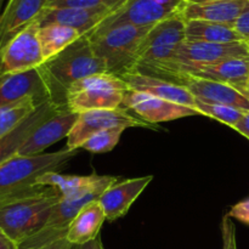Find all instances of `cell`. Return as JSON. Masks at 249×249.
I'll return each mask as SVG.
<instances>
[{"instance_id":"cell-1","label":"cell","mask_w":249,"mask_h":249,"mask_svg":"<svg viewBox=\"0 0 249 249\" xmlns=\"http://www.w3.org/2000/svg\"><path fill=\"white\" fill-rule=\"evenodd\" d=\"M60 199L57 190L40 185L0 199V226L19 247L45 228Z\"/></svg>"},{"instance_id":"cell-2","label":"cell","mask_w":249,"mask_h":249,"mask_svg":"<svg viewBox=\"0 0 249 249\" xmlns=\"http://www.w3.org/2000/svg\"><path fill=\"white\" fill-rule=\"evenodd\" d=\"M185 41V19L181 14L153 24L143 38L130 73L174 82L175 58Z\"/></svg>"},{"instance_id":"cell-3","label":"cell","mask_w":249,"mask_h":249,"mask_svg":"<svg viewBox=\"0 0 249 249\" xmlns=\"http://www.w3.org/2000/svg\"><path fill=\"white\" fill-rule=\"evenodd\" d=\"M40 67L45 73L53 101L58 106H66V92L75 82L92 74L107 73L87 36L45 61Z\"/></svg>"},{"instance_id":"cell-4","label":"cell","mask_w":249,"mask_h":249,"mask_svg":"<svg viewBox=\"0 0 249 249\" xmlns=\"http://www.w3.org/2000/svg\"><path fill=\"white\" fill-rule=\"evenodd\" d=\"M151 27L121 24L87 36L106 72L121 77L134 70L140 46Z\"/></svg>"},{"instance_id":"cell-5","label":"cell","mask_w":249,"mask_h":249,"mask_svg":"<svg viewBox=\"0 0 249 249\" xmlns=\"http://www.w3.org/2000/svg\"><path fill=\"white\" fill-rule=\"evenodd\" d=\"M77 155L78 150L65 147L57 152L15 156L0 165V199L36 186L39 178L46 173L60 172Z\"/></svg>"},{"instance_id":"cell-6","label":"cell","mask_w":249,"mask_h":249,"mask_svg":"<svg viewBox=\"0 0 249 249\" xmlns=\"http://www.w3.org/2000/svg\"><path fill=\"white\" fill-rule=\"evenodd\" d=\"M117 181H118L117 177L97 175L96 179L85 189L66 195V196H61V199L53 208V214L49 218L45 228L36 236L22 243L18 249L38 247L57 238L66 237V232H67L71 221L79 213L80 209L91 202L99 201L100 196Z\"/></svg>"},{"instance_id":"cell-7","label":"cell","mask_w":249,"mask_h":249,"mask_svg":"<svg viewBox=\"0 0 249 249\" xmlns=\"http://www.w3.org/2000/svg\"><path fill=\"white\" fill-rule=\"evenodd\" d=\"M129 88L118 75L99 73L78 80L66 92V106L74 113L123 107Z\"/></svg>"},{"instance_id":"cell-8","label":"cell","mask_w":249,"mask_h":249,"mask_svg":"<svg viewBox=\"0 0 249 249\" xmlns=\"http://www.w3.org/2000/svg\"><path fill=\"white\" fill-rule=\"evenodd\" d=\"M249 49L246 41L236 43H202L185 41L175 58L174 83H179L184 74H194L208 66L233 57H248Z\"/></svg>"},{"instance_id":"cell-9","label":"cell","mask_w":249,"mask_h":249,"mask_svg":"<svg viewBox=\"0 0 249 249\" xmlns=\"http://www.w3.org/2000/svg\"><path fill=\"white\" fill-rule=\"evenodd\" d=\"M185 4V0H126L91 33L121 24L153 26L158 22L181 14Z\"/></svg>"},{"instance_id":"cell-10","label":"cell","mask_w":249,"mask_h":249,"mask_svg":"<svg viewBox=\"0 0 249 249\" xmlns=\"http://www.w3.org/2000/svg\"><path fill=\"white\" fill-rule=\"evenodd\" d=\"M118 126L125 129L156 128L123 107L116 109H95V111L79 113L72 131L68 135L66 147L68 150L77 151L79 150L82 143L94 134Z\"/></svg>"},{"instance_id":"cell-11","label":"cell","mask_w":249,"mask_h":249,"mask_svg":"<svg viewBox=\"0 0 249 249\" xmlns=\"http://www.w3.org/2000/svg\"><path fill=\"white\" fill-rule=\"evenodd\" d=\"M40 22L36 21L17 34L0 53V77L38 68L45 62L40 40Z\"/></svg>"},{"instance_id":"cell-12","label":"cell","mask_w":249,"mask_h":249,"mask_svg":"<svg viewBox=\"0 0 249 249\" xmlns=\"http://www.w3.org/2000/svg\"><path fill=\"white\" fill-rule=\"evenodd\" d=\"M24 100H36L39 104L53 101L48 80L41 67L0 77V108Z\"/></svg>"},{"instance_id":"cell-13","label":"cell","mask_w":249,"mask_h":249,"mask_svg":"<svg viewBox=\"0 0 249 249\" xmlns=\"http://www.w3.org/2000/svg\"><path fill=\"white\" fill-rule=\"evenodd\" d=\"M123 108L128 109L136 117L148 124L170 122L186 117L199 116L197 109L182 106L146 92L128 90L124 99Z\"/></svg>"},{"instance_id":"cell-14","label":"cell","mask_w":249,"mask_h":249,"mask_svg":"<svg viewBox=\"0 0 249 249\" xmlns=\"http://www.w3.org/2000/svg\"><path fill=\"white\" fill-rule=\"evenodd\" d=\"M78 116L79 114L68 109L67 106H61L53 116L49 117L36 129L31 138L18 151V155H41L46 148L60 141L61 139L68 138L77 122Z\"/></svg>"},{"instance_id":"cell-15","label":"cell","mask_w":249,"mask_h":249,"mask_svg":"<svg viewBox=\"0 0 249 249\" xmlns=\"http://www.w3.org/2000/svg\"><path fill=\"white\" fill-rule=\"evenodd\" d=\"M178 84L186 88L196 99L233 107L243 112H249V97L237 88L226 83L184 74Z\"/></svg>"},{"instance_id":"cell-16","label":"cell","mask_w":249,"mask_h":249,"mask_svg":"<svg viewBox=\"0 0 249 249\" xmlns=\"http://www.w3.org/2000/svg\"><path fill=\"white\" fill-rule=\"evenodd\" d=\"M50 0H9L0 16V53L18 33L39 21Z\"/></svg>"},{"instance_id":"cell-17","label":"cell","mask_w":249,"mask_h":249,"mask_svg":"<svg viewBox=\"0 0 249 249\" xmlns=\"http://www.w3.org/2000/svg\"><path fill=\"white\" fill-rule=\"evenodd\" d=\"M119 7H46L39 22L40 24H65L77 29L82 36H88Z\"/></svg>"},{"instance_id":"cell-18","label":"cell","mask_w":249,"mask_h":249,"mask_svg":"<svg viewBox=\"0 0 249 249\" xmlns=\"http://www.w3.org/2000/svg\"><path fill=\"white\" fill-rule=\"evenodd\" d=\"M152 180V175H147L126 179L122 182L117 181L111 185L99 198L100 204L106 214V220L113 221L125 215L134 202Z\"/></svg>"},{"instance_id":"cell-19","label":"cell","mask_w":249,"mask_h":249,"mask_svg":"<svg viewBox=\"0 0 249 249\" xmlns=\"http://www.w3.org/2000/svg\"><path fill=\"white\" fill-rule=\"evenodd\" d=\"M121 78L126 83L129 90L146 92V94L196 109V97L182 85L162 79V78L135 72L125 73L121 75Z\"/></svg>"},{"instance_id":"cell-20","label":"cell","mask_w":249,"mask_h":249,"mask_svg":"<svg viewBox=\"0 0 249 249\" xmlns=\"http://www.w3.org/2000/svg\"><path fill=\"white\" fill-rule=\"evenodd\" d=\"M60 107L61 106L53 101L44 102L33 113L23 119L16 128L1 136L0 138V165L18 155V151L21 150L24 142L31 138L36 129L49 117L53 116Z\"/></svg>"},{"instance_id":"cell-21","label":"cell","mask_w":249,"mask_h":249,"mask_svg":"<svg viewBox=\"0 0 249 249\" xmlns=\"http://www.w3.org/2000/svg\"><path fill=\"white\" fill-rule=\"evenodd\" d=\"M249 0H219L192 4L186 2L181 11L185 21H208L233 26Z\"/></svg>"},{"instance_id":"cell-22","label":"cell","mask_w":249,"mask_h":249,"mask_svg":"<svg viewBox=\"0 0 249 249\" xmlns=\"http://www.w3.org/2000/svg\"><path fill=\"white\" fill-rule=\"evenodd\" d=\"M106 221V214L99 201L87 204L71 221L66 232V240L71 245L83 246L96 240L102 225Z\"/></svg>"},{"instance_id":"cell-23","label":"cell","mask_w":249,"mask_h":249,"mask_svg":"<svg viewBox=\"0 0 249 249\" xmlns=\"http://www.w3.org/2000/svg\"><path fill=\"white\" fill-rule=\"evenodd\" d=\"M191 75L226 83V84L237 88L238 90L247 95L246 85H247L249 78V56L248 57H233L221 61L216 65L202 68Z\"/></svg>"},{"instance_id":"cell-24","label":"cell","mask_w":249,"mask_h":249,"mask_svg":"<svg viewBox=\"0 0 249 249\" xmlns=\"http://www.w3.org/2000/svg\"><path fill=\"white\" fill-rule=\"evenodd\" d=\"M186 41L202 43H236L245 41L233 26L208 21H185Z\"/></svg>"},{"instance_id":"cell-25","label":"cell","mask_w":249,"mask_h":249,"mask_svg":"<svg viewBox=\"0 0 249 249\" xmlns=\"http://www.w3.org/2000/svg\"><path fill=\"white\" fill-rule=\"evenodd\" d=\"M80 32L72 27L60 23L40 24L39 28V40L45 61L60 53L74 41L82 38Z\"/></svg>"},{"instance_id":"cell-26","label":"cell","mask_w":249,"mask_h":249,"mask_svg":"<svg viewBox=\"0 0 249 249\" xmlns=\"http://www.w3.org/2000/svg\"><path fill=\"white\" fill-rule=\"evenodd\" d=\"M96 177L97 174L79 177V175H65L61 174L60 172H50L39 178L36 184L40 186L53 187L60 192L61 196H66L89 186L96 179Z\"/></svg>"},{"instance_id":"cell-27","label":"cell","mask_w":249,"mask_h":249,"mask_svg":"<svg viewBox=\"0 0 249 249\" xmlns=\"http://www.w3.org/2000/svg\"><path fill=\"white\" fill-rule=\"evenodd\" d=\"M196 109L198 111L199 116L215 119L232 129L245 114V112L241 109L225 106V105L214 104V102L202 101L198 99H196Z\"/></svg>"},{"instance_id":"cell-28","label":"cell","mask_w":249,"mask_h":249,"mask_svg":"<svg viewBox=\"0 0 249 249\" xmlns=\"http://www.w3.org/2000/svg\"><path fill=\"white\" fill-rule=\"evenodd\" d=\"M125 128H111L106 130L99 131L90 136L89 139L84 141L80 146V148L88 151V152L100 155V153H107L113 150L118 145L121 136Z\"/></svg>"},{"instance_id":"cell-29","label":"cell","mask_w":249,"mask_h":249,"mask_svg":"<svg viewBox=\"0 0 249 249\" xmlns=\"http://www.w3.org/2000/svg\"><path fill=\"white\" fill-rule=\"evenodd\" d=\"M126 0H50L48 7L122 6Z\"/></svg>"},{"instance_id":"cell-30","label":"cell","mask_w":249,"mask_h":249,"mask_svg":"<svg viewBox=\"0 0 249 249\" xmlns=\"http://www.w3.org/2000/svg\"><path fill=\"white\" fill-rule=\"evenodd\" d=\"M221 236H223V249H237L236 226L228 214L221 221Z\"/></svg>"},{"instance_id":"cell-31","label":"cell","mask_w":249,"mask_h":249,"mask_svg":"<svg viewBox=\"0 0 249 249\" xmlns=\"http://www.w3.org/2000/svg\"><path fill=\"white\" fill-rule=\"evenodd\" d=\"M228 215L231 219H236V220L241 221V223L249 225V198L238 202L235 206L231 207Z\"/></svg>"},{"instance_id":"cell-32","label":"cell","mask_w":249,"mask_h":249,"mask_svg":"<svg viewBox=\"0 0 249 249\" xmlns=\"http://www.w3.org/2000/svg\"><path fill=\"white\" fill-rule=\"evenodd\" d=\"M233 28L237 31V33L240 34L241 36H242L243 40H249V1L247 6H246L245 10L242 11V14H241L240 17L237 18V21L233 24Z\"/></svg>"},{"instance_id":"cell-33","label":"cell","mask_w":249,"mask_h":249,"mask_svg":"<svg viewBox=\"0 0 249 249\" xmlns=\"http://www.w3.org/2000/svg\"><path fill=\"white\" fill-rule=\"evenodd\" d=\"M75 246L71 245L66 237L62 238H57L55 241H51V242L45 243V245L38 246V247H33V248H27V249H74Z\"/></svg>"},{"instance_id":"cell-34","label":"cell","mask_w":249,"mask_h":249,"mask_svg":"<svg viewBox=\"0 0 249 249\" xmlns=\"http://www.w3.org/2000/svg\"><path fill=\"white\" fill-rule=\"evenodd\" d=\"M233 129L249 140V112H245L243 117L233 126Z\"/></svg>"},{"instance_id":"cell-35","label":"cell","mask_w":249,"mask_h":249,"mask_svg":"<svg viewBox=\"0 0 249 249\" xmlns=\"http://www.w3.org/2000/svg\"><path fill=\"white\" fill-rule=\"evenodd\" d=\"M0 249H18V246L6 235L0 226Z\"/></svg>"},{"instance_id":"cell-36","label":"cell","mask_w":249,"mask_h":249,"mask_svg":"<svg viewBox=\"0 0 249 249\" xmlns=\"http://www.w3.org/2000/svg\"><path fill=\"white\" fill-rule=\"evenodd\" d=\"M74 249H105V247L102 246L101 238H100V236H99L96 240L91 241V242L87 243V245L78 246V247H74Z\"/></svg>"},{"instance_id":"cell-37","label":"cell","mask_w":249,"mask_h":249,"mask_svg":"<svg viewBox=\"0 0 249 249\" xmlns=\"http://www.w3.org/2000/svg\"><path fill=\"white\" fill-rule=\"evenodd\" d=\"M186 2H192V4H201V2H209V1H219V0H185Z\"/></svg>"},{"instance_id":"cell-38","label":"cell","mask_w":249,"mask_h":249,"mask_svg":"<svg viewBox=\"0 0 249 249\" xmlns=\"http://www.w3.org/2000/svg\"><path fill=\"white\" fill-rule=\"evenodd\" d=\"M2 5H4V0H0V16H1L2 12Z\"/></svg>"},{"instance_id":"cell-39","label":"cell","mask_w":249,"mask_h":249,"mask_svg":"<svg viewBox=\"0 0 249 249\" xmlns=\"http://www.w3.org/2000/svg\"><path fill=\"white\" fill-rule=\"evenodd\" d=\"M246 91H247V95H248V96H249V78H248L247 85H246Z\"/></svg>"},{"instance_id":"cell-40","label":"cell","mask_w":249,"mask_h":249,"mask_svg":"<svg viewBox=\"0 0 249 249\" xmlns=\"http://www.w3.org/2000/svg\"><path fill=\"white\" fill-rule=\"evenodd\" d=\"M246 43H247V46H248V49H249V40L246 41Z\"/></svg>"}]
</instances>
